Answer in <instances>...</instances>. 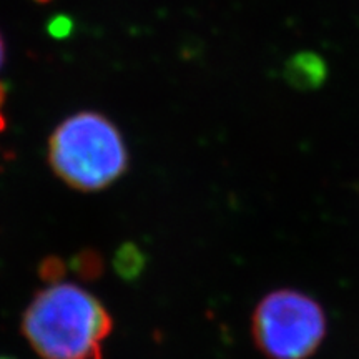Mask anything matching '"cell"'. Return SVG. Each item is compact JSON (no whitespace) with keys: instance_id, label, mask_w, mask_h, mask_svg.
<instances>
[{"instance_id":"3957f363","label":"cell","mask_w":359,"mask_h":359,"mask_svg":"<svg viewBox=\"0 0 359 359\" xmlns=\"http://www.w3.org/2000/svg\"><path fill=\"white\" fill-rule=\"evenodd\" d=\"M326 336V314L311 296L278 290L253 314V339L268 359H308Z\"/></svg>"},{"instance_id":"277c9868","label":"cell","mask_w":359,"mask_h":359,"mask_svg":"<svg viewBox=\"0 0 359 359\" xmlns=\"http://www.w3.org/2000/svg\"><path fill=\"white\" fill-rule=\"evenodd\" d=\"M145 253L133 243H125L122 248L116 251L114 258L116 275L123 278V280H137L145 269Z\"/></svg>"},{"instance_id":"5b68a950","label":"cell","mask_w":359,"mask_h":359,"mask_svg":"<svg viewBox=\"0 0 359 359\" xmlns=\"http://www.w3.org/2000/svg\"><path fill=\"white\" fill-rule=\"evenodd\" d=\"M47 30L50 34V37L64 40L69 39L70 34L74 32V22H72L70 17L67 15H55L48 20Z\"/></svg>"},{"instance_id":"6da1fadb","label":"cell","mask_w":359,"mask_h":359,"mask_svg":"<svg viewBox=\"0 0 359 359\" xmlns=\"http://www.w3.org/2000/svg\"><path fill=\"white\" fill-rule=\"evenodd\" d=\"M22 327L40 359H102L111 320L88 291L58 283L35 296Z\"/></svg>"},{"instance_id":"7a4b0ae2","label":"cell","mask_w":359,"mask_h":359,"mask_svg":"<svg viewBox=\"0 0 359 359\" xmlns=\"http://www.w3.org/2000/svg\"><path fill=\"white\" fill-rule=\"evenodd\" d=\"M53 172L80 191L115 183L128 167L127 143L118 127L98 111H77L53 130L48 143Z\"/></svg>"},{"instance_id":"8992f818","label":"cell","mask_w":359,"mask_h":359,"mask_svg":"<svg viewBox=\"0 0 359 359\" xmlns=\"http://www.w3.org/2000/svg\"><path fill=\"white\" fill-rule=\"evenodd\" d=\"M4 60H6V45H4V39L0 35V69H2Z\"/></svg>"},{"instance_id":"52a82bcc","label":"cell","mask_w":359,"mask_h":359,"mask_svg":"<svg viewBox=\"0 0 359 359\" xmlns=\"http://www.w3.org/2000/svg\"><path fill=\"white\" fill-rule=\"evenodd\" d=\"M4 88H2V85H0V105H2V102H4Z\"/></svg>"},{"instance_id":"ba28073f","label":"cell","mask_w":359,"mask_h":359,"mask_svg":"<svg viewBox=\"0 0 359 359\" xmlns=\"http://www.w3.org/2000/svg\"><path fill=\"white\" fill-rule=\"evenodd\" d=\"M0 359H11V358H2V356H0Z\"/></svg>"}]
</instances>
